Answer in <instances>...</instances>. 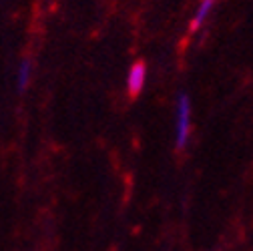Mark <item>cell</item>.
Returning <instances> with one entry per match:
<instances>
[{
    "mask_svg": "<svg viewBox=\"0 0 253 251\" xmlns=\"http://www.w3.org/2000/svg\"><path fill=\"white\" fill-rule=\"evenodd\" d=\"M175 149L183 151L191 137V97L187 92H179L175 103Z\"/></svg>",
    "mask_w": 253,
    "mask_h": 251,
    "instance_id": "6da1fadb",
    "label": "cell"
},
{
    "mask_svg": "<svg viewBox=\"0 0 253 251\" xmlns=\"http://www.w3.org/2000/svg\"><path fill=\"white\" fill-rule=\"evenodd\" d=\"M145 83H147V67L145 62H135L131 67L129 75H126V90H129L131 97H137L143 92L145 88Z\"/></svg>",
    "mask_w": 253,
    "mask_h": 251,
    "instance_id": "7a4b0ae2",
    "label": "cell"
},
{
    "mask_svg": "<svg viewBox=\"0 0 253 251\" xmlns=\"http://www.w3.org/2000/svg\"><path fill=\"white\" fill-rule=\"evenodd\" d=\"M217 4V0H201L193 18H191V24H189V33H197V30L207 22L209 14L213 12V6Z\"/></svg>",
    "mask_w": 253,
    "mask_h": 251,
    "instance_id": "3957f363",
    "label": "cell"
},
{
    "mask_svg": "<svg viewBox=\"0 0 253 251\" xmlns=\"http://www.w3.org/2000/svg\"><path fill=\"white\" fill-rule=\"evenodd\" d=\"M30 75H33V62L28 58H24L18 67V77H16V83H18V90H24L30 83Z\"/></svg>",
    "mask_w": 253,
    "mask_h": 251,
    "instance_id": "277c9868",
    "label": "cell"
}]
</instances>
